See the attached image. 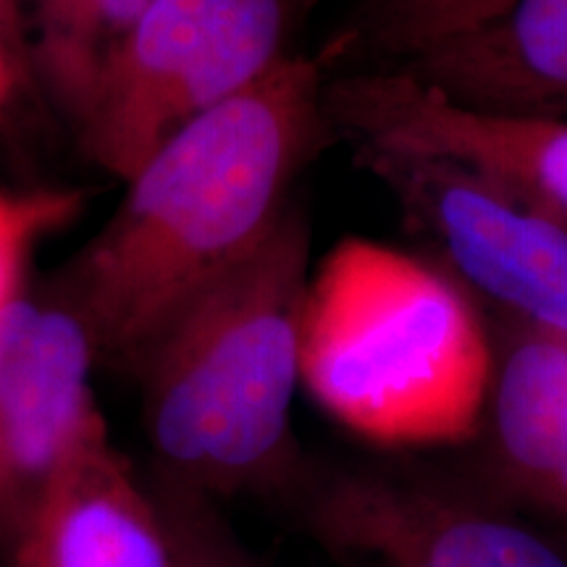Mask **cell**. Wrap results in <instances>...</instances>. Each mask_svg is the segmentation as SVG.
<instances>
[{
	"label": "cell",
	"instance_id": "6da1fadb",
	"mask_svg": "<svg viewBox=\"0 0 567 567\" xmlns=\"http://www.w3.org/2000/svg\"><path fill=\"white\" fill-rule=\"evenodd\" d=\"M323 87L316 61L284 55L124 182L109 221L45 284L80 313L101 363L134 371L179 310L264 243L321 137Z\"/></svg>",
	"mask_w": 567,
	"mask_h": 567
},
{
	"label": "cell",
	"instance_id": "7a4b0ae2",
	"mask_svg": "<svg viewBox=\"0 0 567 567\" xmlns=\"http://www.w3.org/2000/svg\"><path fill=\"white\" fill-rule=\"evenodd\" d=\"M308 276V221L287 203L264 243L153 339L132 371L153 478L210 502L284 484Z\"/></svg>",
	"mask_w": 567,
	"mask_h": 567
},
{
	"label": "cell",
	"instance_id": "3957f363",
	"mask_svg": "<svg viewBox=\"0 0 567 567\" xmlns=\"http://www.w3.org/2000/svg\"><path fill=\"white\" fill-rule=\"evenodd\" d=\"M496 354L455 279L368 237L310 268L300 381L344 429L384 446L455 444L486 417Z\"/></svg>",
	"mask_w": 567,
	"mask_h": 567
},
{
	"label": "cell",
	"instance_id": "277c9868",
	"mask_svg": "<svg viewBox=\"0 0 567 567\" xmlns=\"http://www.w3.org/2000/svg\"><path fill=\"white\" fill-rule=\"evenodd\" d=\"M316 0H155L74 126L92 166L126 182L195 118L264 80Z\"/></svg>",
	"mask_w": 567,
	"mask_h": 567
},
{
	"label": "cell",
	"instance_id": "5b68a950",
	"mask_svg": "<svg viewBox=\"0 0 567 567\" xmlns=\"http://www.w3.org/2000/svg\"><path fill=\"white\" fill-rule=\"evenodd\" d=\"M90 329L42 287L0 318V557L19 565L53 488L109 436L92 373Z\"/></svg>",
	"mask_w": 567,
	"mask_h": 567
},
{
	"label": "cell",
	"instance_id": "8992f818",
	"mask_svg": "<svg viewBox=\"0 0 567 567\" xmlns=\"http://www.w3.org/2000/svg\"><path fill=\"white\" fill-rule=\"evenodd\" d=\"M460 281L567 342V224L442 161L358 151Z\"/></svg>",
	"mask_w": 567,
	"mask_h": 567
},
{
	"label": "cell",
	"instance_id": "52a82bcc",
	"mask_svg": "<svg viewBox=\"0 0 567 567\" xmlns=\"http://www.w3.org/2000/svg\"><path fill=\"white\" fill-rule=\"evenodd\" d=\"M323 111L358 151L450 163L567 224V118L476 109L400 66L326 84Z\"/></svg>",
	"mask_w": 567,
	"mask_h": 567
},
{
	"label": "cell",
	"instance_id": "ba28073f",
	"mask_svg": "<svg viewBox=\"0 0 567 567\" xmlns=\"http://www.w3.org/2000/svg\"><path fill=\"white\" fill-rule=\"evenodd\" d=\"M308 528L347 567H567V555L494 502L434 481L342 473Z\"/></svg>",
	"mask_w": 567,
	"mask_h": 567
},
{
	"label": "cell",
	"instance_id": "9c48e42d",
	"mask_svg": "<svg viewBox=\"0 0 567 567\" xmlns=\"http://www.w3.org/2000/svg\"><path fill=\"white\" fill-rule=\"evenodd\" d=\"M400 69L476 109L567 118V0H513Z\"/></svg>",
	"mask_w": 567,
	"mask_h": 567
},
{
	"label": "cell",
	"instance_id": "30bf717a",
	"mask_svg": "<svg viewBox=\"0 0 567 567\" xmlns=\"http://www.w3.org/2000/svg\"><path fill=\"white\" fill-rule=\"evenodd\" d=\"M17 567H174L151 484L111 434L53 488Z\"/></svg>",
	"mask_w": 567,
	"mask_h": 567
},
{
	"label": "cell",
	"instance_id": "8fae6325",
	"mask_svg": "<svg viewBox=\"0 0 567 567\" xmlns=\"http://www.w3.org/2000/svg\"><path fill=\"white\" fill-rule=\"evenodd\" d=\"M486 415L505 486L567 526V342L523 329L496 358Z\"/></svg>",
	"mask_w": 567,
	"mask_h": 567
},
{
	"label": "cell",
	"instance_id": "7c38bea8",
	"mask_svg": "<svg viewBox=\"0 0 567 567\" xmlns=\"http://www.w3.org/2000/svg\"><path fill=\"white\" fill-rule=\"evenodd\" d=\"M155 0H24L34 92L71 130L122 42Z\"/></svg>",
	"mask_w": 567,
	"mask_h": 567
},
{
	"label": "cell",
	"instance_id": "4fadbf2b",
	"mask_svg": "<svg viewBox=\"0 0 567 567\" xmlns=\"http://www.w3.org/2000/svg\"><path fill=\"white\" fill-rule=\"evenodd\" d=\"M82 205L80 189H17L0 184V318L27 292L38 247L74 221Z\"/></svg>",
	"mask_w": 567,
	"mask_h": 567
},
{
	"label": "cell",
	"instance_id": "5bb4252c",
	"mask_svg": "<svg viewBox=\"0 0 567 567\" xmlns=\"http://www.w3.org/2000/svg\"><path fill=\"white\" fill-rule=\"evenodd\" d=\"M513 0H371L365 38L373 48L408 63L431 48L476 30Z\"/></svg>",
	"mask_w": 567,
	"mask_h": 567
},
{
	"label": "cell",
	"instance_id": "9a60e30c",
	"mask_svg": "<svg viewBox=\"0 0 567 567\" xmlns=\"http://www.w3.org/2000/svg\"><path fill=\"white\" fill-rule=\"evenodd\" d=\"M158 502L174 567H260L218 513L216 502L147 476Z\"/></svg>",
	"mask_w": 567,
	"mask_h": 567
},
{
	"label": "cell",
	"instance_id": "2e32d148",
	"mask_svg": "<svg viewBox=\"0 0 567 567\" xmlns=\"http://www.w3.org/2000/svg\"><path fill=\"white\" fill-rule=\"evenodd\" d=\"M38 95L27 51L24 0H0V132L19 116L27 97Z\"/></svg>",
	"mask_w": 567,
	"mask_h": 567
}]
</instances>
